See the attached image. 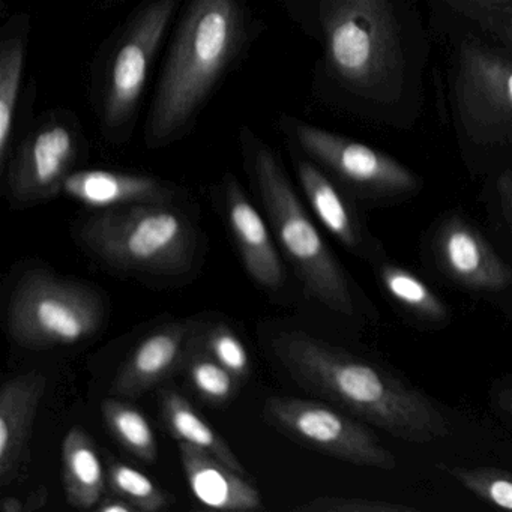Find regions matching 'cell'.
Masks as SVG:
<instances>
[{"label":"cell","instance_id":"obj_1","mask_svg":"<svg viewBox=\"0 0 512 512\" xmlns=\"http://www.w3.org/2000/svg\"><path fill=\"white\" fill-rule=\"evenodd\" d=\"M317 41L326 103L376 127L421 121L431 44L413 0H320Z\"/></svg>","mask_w":512,"mask_h":512},{"label":"cell","instance_id":"obj_2","mask_svg":"<svg viewBox=\"0 0 512 512\" xmlns=\"http://www.w3.org/2000/svg\"><path fill=\"white\" fill-rule=\"evenodd\" d=\"M284 370L305 391L356 419L409 443H433L451 433L430 397L391 371L302 332L272 343Z\"/></svg>","mask_w":512,"mask_h":512},{"label":"cell","instance_id":"obj_3","mask_svg":"<svg viewBox=\"0 0 512 512\" xmlns=\"http://www.w3.org/2000/svg\"><path fill=\"white\" fill-rule=\"evenodd\" d=\"M244 0H188L149 106L145 143L166 148L187 137L217 86L253 40Z\"/></svg>","mask_w":512,"mask_h":512},{"label":"cell","instance_id":"obj_4","mask_svg":"<svg viewBox=\"0 0 512 512\" xmlns=\"http://www.w3.org/2000/svg\"><path fill=\"white\" fill-rule=\"evenodd\" d=\"M446 104L458 151L475 172L512 166V55L451 19Z\"/></svg>","mask_w":512,"mask_h":512},{"label":"cell","instance_id":"obj_5","mask_svg":"<svg viewBox=\"0 0 512 512\" xmlns=\"http://www.w3.org/2000/svg\"><path fill=\"white\" fill-rule=\"evenodd\" d=\"M242 157L272 230L308 293L329 310L355 316V302L340 263L326 245L271 146L248 127L239 131Z\"/></svg>","mask_w":512,"mask_h":512},{"label":"cell","instance_id":"obj_6","mask_svg":"<svg viewBox=\"0 0 512 512\" xmlns=\"http://www.w3.org/2000/svg\"><path fill=\"white\" fill-rule=\"evenodd\" d=\"M80 239L106 265L149 275L184 274L197 242L193 224L172 203L101 209L82 224Z\"/></svg>","mask_w":512,"mask_h":512},{"label":"cell","instance_id":"obj_7","mask_svg":"<svg viewBox=\"0 0 512 512\" xmlns=\"http://www.w3.org/2000/svg\"><path fill=\"white\" fill-rule=\"evenodd\" d=\"M181 0H143L110 38L94 74L95 112L107 142L133 134L149 73Z\"/></svg>","mask_w":512,"mask_h":512},{"label":"cell","instance_id":"obj_8","mask_svg":"<svg viewBox=\"0 0 512 512\" xmlns=\"http://www.w3.org/2000/svg\"><path fill=\"white\" fill-rule=\"evenodd\" d=\"M278 127L293 149L322 167L352 199L383 205L421 191L422 179L380 149L289 115L281 116Z\"/></svg>","mask_w":512,"mask_h":512},{"label":"cell","instance_id":"obj_9","mask_svg":"<svg viewBox=\"0 0 512 512\" xmlns=\"http://www.w3.org/2000/svg\"><path fill=\"white\" fill-rule=\"evenodd\" d=\"M103 322V299L92 287L47 271L25 275L8 308L11 338L32 350L82 343Z\"/></svg>","mask_w":512,"mask_h":512},{"label":"cell","instance_id":"obj_10","mask_svg":"<svg viewBox=\"0 0 512 512\" xmlns=\"http://www.w3.org/2000/svg\"><path fill=\"white\" fill-rule=\"evenodd\" d=\"M85 149L86 136L73 112L44 113L13 146L2 172L11 200L29 206L64 193Z\"/></svg>","mask_w":512,"mask_h":512},{"label":"cell","instance_id":"obj_11","mask_svg":"<svg viewBox=\"0 0 512 512\" xmlns=\"http://www.w3.org/2000/svg\"><path fill=\"white\" fill-rule=\"evenodd\" d=\"M263 419L295 442L355 466L394 470L397 458L358 419L322 401L271 397Z\"/></svg>","mask_w":512,"mask_h":512},{"label":"cell","instance_id":"obj_12","mask_svg":"<svg viewBox=\"0 0 512 512\" xmlns=\"http://www.w3.org/2000/svg\"><path fill=\"white\" fill-rule=\"evenodd\" d=\"M434 247L440 268L467 289L499 292L512 284L511 269L478 229L460 215L443 221Z\"/></svg>","mask_w":512,"mask_h":512},{"label":"cell","instance_id":"obj_13","mask_svg":"<svg viewBox=\"0 0 512 512\" xmlns=\"http://www.w3.org/2000/svg\"><path fill=\"white\" fill-rule=\"evenodd\" d=\"M202 332L199 323L175 322L146 335L119 370L113 383L115 394L140 397L169 379L185 367Z\"/></svg>","mask_w":512,"mask_h":512},{"label":"cell","instance_id":"obj_14","mask_svg":"<svg viewBox=\"0 0 512 512\" xmlns=\"http://www.w3.org/2000/svg\"><path fill=\"white\" fill-rule=\"evenodd\" d=\"M293 163L302 193L317 220L350 253L370 257L374 248H371L368 232L356 212L355 199L322 167L296 149H293Z\"/></svg>","mask_w":512,"mask_h":512},{"label":"cell","instance_id":"obj_15","mask_svg":"<svg viewBox=\"0 0 512 512\" xmlns=\"http://www.w3.org/2000/svg\"><path fill=\"white\" fill-rule=\"evenodd\" d=\"M221 188L227 223L245 269L260 286L277 289L284 281L283 263L265 220L235 176H224Z\"/></svg>","mask_w":512,"mask_h":512},{"label":"cell","instance_id":"obj_16","mask_svg":"<svg viewBox=\"0 0 512 512\" xmlns=\"http://www.w3.org/2000/svg\"><path fill=\"white\" fill-rule=\"evenodd\" d=\"M47 377L40 371L7 380L0 391V484L17 478L28 460L29 440Z\"/></svg>","mask_w":512,"mask_h":512},{"label":"cell","instance_id":"obj_17","mask_svg":"<svg viewBox=\"0 0 512 512\" xmlns=\"http://www.w3.org/2000/svg\"><path fill=\"white\" fill-rule=\"evenodd\" d=\"M64 193L83 205L97 209L172 203L175 199V190L154 176L103 169L71 173L65 181Z\"/></svg>","mask_w":512,"mask_h":512},{"label":"cell","instance_id":"obj_18","mask_svg":"<svg viewBox=\"0 0 512 512\" xmlns=\"http://www.w3.org/2000/svg\"><path fill=\"white\" fill-rule=\"evenodd\" d=\"M179 455L191 493L203 505L220 511L263 508L259 491L244 478V473L188 443L179 442Z\"/></svg>","mask_w":512,"mask_h":512},{"label":"cell","instance_id":"obj_19","mask_svg":"<svg viewBox=\"0 0 512 512\" xmlns=\"http://www.w3.org/2000/svg\"><path fill=\"white\" fill-rule=\"evenodd\" d=\"M28 32V17H14L5 26L0 41V172H4L14 146L28 55Z\"/></svg>","mask_w":512,"mask_h":512},{"label":"cell","instance_id":"obj_20","mask_svg":"<svg viewBox=\"0 0 512 512\" xmlns=\"http://www.w3.org/2000/svg\"><path fill=\"white\" fill-rule=\"evenodd\" d=\"M64 484L70 505L80 509L97 506L106 488L103 464L89 434L80 427L71 428L62 445Z\"/></svg>","mask_w":512,"mask_h":512},{"label":"cell","instance_id":"obj_21","mask_svg":"<svg viewBox=\"0 0 512 512\" xmlns=\"http://www.w3.org/2000/svg\"><path fill=\"white\" fill-rule=\"evenodd\" d=\"M161 415L167 430L178 442L202 449L233 470L244 475L247 473L229 443L194 409L184 395L176 391H164L161 395Z\"/></svg>","mask_w":512,"mask_h":512},{"label":"cell","instance_id":"obj_22","mask_svg":"<svg viewBox=\"0 0 512 512\" xmlns=\"http://www.w3.org/2000/svg\"><path fill=\"white\" fill-rule=\"evenodd\" d=\"M379 277L386 293L407 313L434 325L448 320V308L442 299L413 272L392 263H383Z\"/></svg>","mask_w":512,"mask_h":512},{"label":"cell","instance_id":"obj_23","mask_svg":"<svg viewBox=\"0 0 512 512\" xmlns=\"http://www.w3.org/2000/svg\"><path fill=\"white\" fill-rule=\"evenodd\" d=\"M101 412L107 430L128 452L145 463L157 460V437L140 410L116 398H107L101 404Z\"/></svg>","mask_w":512,"mask_h":512},{"label":"cell","instance_id":"obj_24","mask_svg":"<svg viewBox=\"0 0 512 512\" xmlns=\"http://www.w3.org/2000/svg\"><path fill=\"white\" fill-rule=\"evenodd\" d=\"M200 340V338H199ZM188 383L202 400L220 406L232 400L238 391L239 380L229 370L218 364L197 343L185 364Z\"/></svg>","mask_w":512,"mask_h":512},{"label":"cell","instance_id":"obj_25","mask_svg":"<svg viewBox=\"0 0 512 512\" xmlns=\"http://www.w3.org/2000/svg\"><path fill=\"white\" fill-rule=\"evenodd\" d=\"M110 490L133 503L139 511L155 512L169 505V496L145 473L113 461L107 472Z\"/></svg>","mask_w":512,"mask_h":512},{"label":"cell","instance_id":"obj_26","mask_svg":"<svg viewBox=\"0 0 512 512\" xmlns=\"http://www.w3.org/2000/svg\"><path fill=\"white\" fill-rule=\"evenodd\" d=\"M461 487L488 505L512 511V473L494 467H443Z\"/></svg>","mask_w":512,"mask_h":512},{"label":"cell","instance_id":"obj_27","mask_svg":"<svg viewBox=\"0 0 512 512\" xmlns=\"http://www.w3.org/2000/svg\"><path fill=\"white\" fill-rule=\"evenodd\" d=\"M199 344L211 358L229 370L239 382L250 376L251 362L247 347L229 326L215 325L208 331H203Z\"/></svg>","mask_w":512,"mask_h":512},{"label":"cell","instance_id":"obj_28","mask_svg":"<svg viewBox=\"0 0 512 512\" xmlns=\"http://www.w3.org/2000/svg\"><path fill=\"white\" fill-rule=\"evenodd\" d=\"M302 512H419L416 506L365 497L322 496L298 506Z\"/></svg>","mask_w":512,"mask_h":512},{"label":"cell","instance_id":"obj_29","mask_svg":"<svg viewBox=\"0 0 512 512\" xmlns=\"http://www.w3.org/2000/svg\"><path fill=\"white\" fill-rule=\"evenodd\" d=\"M440 13L463 23L491 16H512V0H433Z\"/></svg>","mask_w":512,"mask_h":512},{"label":"cell","instance_id":"obj_30","mask_svg":"<svg viewBox=\"0 0 512 512\" xmlns=\"http://www.w3.org/2000/svg\"><path fill=\"white\" fill-rule=\"evenodd\" d=\"M464 25L490 38L493 43L512 55V16L485 17L478 22L464 23Z\"/></svg>","mask_w":512,"mask_h":512},{"label":"cell","instance_id":"obj_31","mask_svg":"<svg viewBox=\"0 0 512 512\" xmlns=\"http://www.w3.org/2000/svg\"><path fill=\"white\" fill-rule=\"evenodd\" d=\"M290 16L308 37L319 40L320 0H281Z\"/></svg>","mask_w":512,"mask_h":512},{"label":"cell","instance_id":"obj_32","mask_svg":"<svg viewBox=\"0 0 512 512\" xmlns=\"http://www.w3.org/2000/svg\"><path fill=\"white\" fill-rule=\"evenodd\" d=\"M493 193L503 217L512 224V166L494 173Z\"/></svg>","mask_w":512,"mask_h":512},{"label":"cell","instance_id":"obj_33","mask_svg":"<svg viewBox=\"0 0 512 512\" xmlns=\"http://www.w3.org/2000/svg\"><path fill=\"white\" fill-rule=\"evenodd\" d=\"M98 512H137L139 509L133 503L125 500L124 497L113 493V496L104 497L95 506Z\"/></svg>","mask_w":512,"mask_h":512},{"label":"cell","instance_id":"obj_34","mask_svg":"<svg viewBox=\"0 0 512 512\" xmlns=\"http://www.w3.org/2000/svg\"><path fill=\"white\" fill-rule=\"evenodd\" d=\"M47 500H49V493H47L46 488L40 487L37 490L32 491L23 503H25V511H38V509H43L46 506Z\"/></svg>","mask_w":512,"mask_h":512},{"label":"cell","instance_id":"obj_35","mask_svg":"<svg viewBox=\"0 0 512 512\" xmlns=\"http://www.w3.org/2000/svg\"><path fill=\"white\" fill-rule=\"evenodd\" d=\"M499 407L512 418V379L499 392Z\"/></svg>","mask_w":512,"mask_h":512},{"label":"cell","instance_id":"obj_36","mask_svg":"<svg viewBox=\"0 0 512 512\" xmlns=\"http://www.w3.org/2000/svg\"><path fill=\"white\" fill-rule=\"evenodd\" d=\"M0 511L2 512H25V503L17 497H5L0 503Z\"/></svg>","mask_w":512,"mask_h":512}]
</instances>
